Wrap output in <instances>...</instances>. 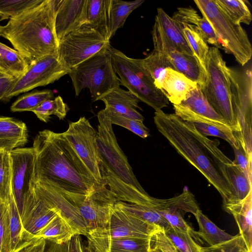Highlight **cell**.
I'll use <instances>...</instances> for the list:
<instances>
[{"instance_id": "cell-56", "label": "cell", "mask_w": 252, "mask_h": 252, "mask_svg": "<svg viewBox=\"0 0 252 252\" xmlns=\"http://www.w3.org/2000/svg\"><path fill=\"white\" fill-rule=\"evenodd\" d=\"M48 252H67L66 251L62 249L53 250Z\"/></svg>"}, {"instance_id": "cell-17", "label": "cell", "mask_w": 252, "mask_h": 252, "mask_svg": "<svg viewBox=\"0 0 252 252\" xmlns=\"http://www.w3.org/2000/svg\"><path fill=\"white\" fill-rule=\"evenodd\" d=\"M33 188L36 195L47 206L59 211L77 234L86 235L88 229L79 212L59 189L39 182H33Z\"/></svg>"}, {"instance_id": "cell-40", "label": "cell", "mask_w": 252, "mask_h": 252, "mask_svg": "<svg viewBox=\"0 0 252 252\" xmlns=\"http://www.w3.org/2000/svg\"><path fill=\"white\" fill-rule=\"evenodd\" d=\"M219 7L235 22L249 25L252 20L251 11L242 0H215Z\"/></svg>"}, {"instance_id": "cell-1", "label": "cell", "mask_w": 252, "mask_h": 252, "mask_svg": "<svg viewBox=\"0 0 252 252\" xmlns=\"http://www.w3.org/2000/svg\"><path fill=\"white\" fill-rule=\"evenodd\" d=\"M154 121L158 131L177 153L195 167L219 192L223 205L229 203L233 190L228 168L234 163L219 149V141L208 138L192 124L175 114L157 111Z\"/></svg>"}, {"instance_id": "cell-12", "label": "cell", "mask_w": 252, "mask_h": 252, "mask_svg": "<svg viewBox=\"0 0 252 252\" xmlns=\"http://www.w3.org/2000/svg\"><path fill=\"white\" fill-rule=\"evenodd\" d=\"M59 190L76 207L88 231L102 227L107 223L114 204L118 201L114 193L104 183H96L87 194Z\"/></svg>"}, {"instance_id": "cell-39", "label": "cell", "mask_w": 252, "mask_h": 252, "mask_svg": "<svg viewBox=\"0 0 252 252\" xmlns=\"http://www.w3.org/2000/svg\"><path fill=\"white\" fill-rule=\"evenodd\" d=\"M54 93L50 90H36L19 97L10 107L12 112L32 111L42 102L52 99Z\"/></svg>"}, {"instance_id": "cell-49", "label": "cell", "mask_w": 252, "mask_h": 252, "mask_svg": "<svg viewBox=\"0 0 252 252\" xmlns=\"http://www.w3.org/2000/svg\"><path fill=\"white\" fill-rule=\"evenodd\" d=\"M202 252H244L248 250L245 241L240 234L219 244L202 247Z\"/></svg>"}, {"instance_id": "cell-8", "label": "cell", "mask_w": 252, "mask_h": 252, "mask_svg": "<svg viewBox=\"0 0 252 252\" xmlns=\"http://www.w3.org/2000/svg\"><path fill=\"white\" fill-rule=\"evenodd\" d=\"M109 51L113 67L119 77L121 85L155 111L168 106L169 101L155 86L152 79L140 65L138 59L129 58L111 46Z\"/></svg>"}, {"instance_id": "cell-5", "label": "cell", "mask_w": 252, "mask_h": 252, "mask_svg": "<svg viewBox=\"0 0 252 252\" xmlns=\"http://www.w3.org/2000/svg\"><path fill=\"white\" fill-rule=\"evenodd\" d=\"M227 66L219 49L209 48L206 65V78L198 86L214 110L221 116L233 131L239 134L231 103L230 82Z\"/></svg>"}, {"instance_id": "cell-14", "label": "cell", "mask_w": 252, "mask_h": 252, "mask_svg": "<svg viewBox=\"0 0 252 252\" xmlns=\"http://www.w3.org/2000/svg\"><path fill=\"white\" fill-rule=\"evenodd\" d=\"M67 141L87 168L97 184H102L97 145V131L85 117L70 122L63 132Z\"/></svg>"}, {"instance_id": "cell-28", "label": "cell", "mask_w": 252, "mask_h": 252, "mask_svg": "<svg viewBox=\"0 0 252 252\" xmlns=\"http://www.w3.org/2000/svg\"><path fill=\"white\" fill-rule=\"evenodd\" d=\"M165 37L178 51L189 56H193L184 36L178 26L161 8L157 9L155 17Z\"/></svg>"}, {"instance_id": "cell-2", "label": "cell", "mask_w": 252, "mask_h": 252, "mask_svg": "<svg viewBox=\"0 0 252 252\" xmlns=\"http://www.w3.org/2000/svg\"><path fill=\"white\" fill-rule=\"evenodd\" d=\"M33 182L70 193L88 194L96 183L63 133L45 129L36 135Z\"/></svg>"}, {"instance_id": "cell-18", "label": "cell", "mask_w": 252, "mask_h": 252, "mask_svg": "<svg viewBox=\"0 0 252 252\" xmlns=\"http://www.w3.org/2000/svg\"><path fill=\"white\" fill-rule=\"evenodd\" d=\"M60 215L59 211L47 206L35 194L26 202L21 219L27 244L29 245L34 241L35 236Z\"/></svg>"}, {"instance_id": "cell-31", "label": "cell", "mask_w": 252, "mask_h": 252, "mask_svg": "<svg viewBox=\"0 0 252 252\" xmlns=\"http://www.w3.org/2000/svg\"><path fill=\"white\" fill-rule=\"evenodd\" d=\"M29 65L19 52L0 42V70L5 75L18 78L26 71Z\"/></svg>"}, {"instance_id": "cell-51", "label": "cell", "mask_w": 252, "mask_h": 252, "mask_svg": "<svg viewBox=\"0 0 252 252\" xmlns=\"http://www.w3.org/2000/svg\"><path fill=\"white\" fill-rule=\"evenodd\" d=\"M150 246L158 248L161 252H180L161 228L158 229L152 235Z\"/></svg>"}, {"instance_id": "cell-19", "label": "cell", "mask_w": 252, "mask_h": 252, "mask_svg": "<svg viewBox=\"0 0 252 252\" xmlns=\"http://www.w3.org/2000/svg\"><path fill=\"white\" fill-rule=\"evenodd\" d=\"M88 0H60L55 19V29L59 42L86 21Z\"/></svg>"}, {"instance_id": "cell-57", "label": "cell", "mask_w": 252, "mask_h": 252, "mask_svg": "<svg viewBox=\"0 0 252 252\" xmlns=\"http://www.w3.org/2000/svg\"><path fill=\"white\" fill-rule=\"evenodd\" d=\"M6 76V75H5L2 72H1L0 70V77H3V76Z\"/></svg>"}, {"instance_id": "cell-38", "label": "cell", "mask_w": 252, "mask_h": 252, "mask_svg": "<svg viewBox=\"0 0 252 252\" xmlns=\"http://www.w3.org/2000/svg\"><path fill=\"white\" fill-rule=\"evenodd\" d=\"M11 233V252H19L28 245L25 240L21 216L11 194L7 202Z\"/></svg>"}, {"instance_id": "cell-41", "label": "cell", "mask_w": 252, "mask_h": 252, "mask_svg": "<svg viewBox=\"0 0 252 252\" xmlns=\"http://www.w3.org/2000/svg\"><path fill=\"white\" fill-rule=\"evenodd\" d=\"M69 109L67 104L59 95L54 99L45 100L32 112L40 120L47 123L50 116L53 115L61 120H63L66 117Z\"/></svg>"}, {"instance_id": "cell-47", "label": "cell", "mask_w": 252, "mask_h": 252, "mask_svg": "<svg viewBox=\"0 0 252 252\" xmlns=\"http://www.w3.org/2000/svg\"><path fill=\"white\" fill-rule=\"evenodd\" d=\"M0 252H11V233L7 203L0 202Z\"/></svg>"}, {"instance_id": "cell-59", "label": "cell", "mask_w": 252, "mask_h": 252, "mask_svg": "<svg viewBox=\"0 0 252 252\" xmlns=\"http://www.w3.org/2000/svg\"><path fill=\"white\" fill-rule=\"evenodd\" d=\"M248 252V250H246V251H245V252Z\"/></svg>"}, {"instance_id": "cell-36", "label": "cell", "mask_w": 252, "mask_h": 252, "mask_svg": "<svg viewBox=\"0 0 252 252\" xmlns=\"http://www.w3.org/2000/svg\"><path fill=\"white\" fill-rule=\"evenodd\" d=\"M179 105L199 116L216 121L226 123L209 103L198 86L190 92Z\"/></svg>"}, {"instance_id": "cell-34", "label": "cell", "mask_w": 252, "mask_h": 252, "mask_svg": "<svg viewBox=\"0 0 252 252\" xmlns=\"http://www.w3.org/2000/svg\"><path fill=\"white\" fill-rule=\"evenodd\" d=\"M138 61L152 79L155 86L160 90L165 69L168 67L174 69L168 60L161 53L154 49L146 58L138 59Z\"/></svg>"}, {"instance_id": "cell-53", "label": "cell", "mask_w": 252, "mask_h": 252, "mask_svg": "<svg viewBox=\"0 0 252 252\" xmlns=\"http://www.w3.org/2000/svg\"><path fill=\"white\" fill-rule=\"evenodd\" d=\"M17 78L4 76L0 77V100H2Z\"/></svg>"}, {"instance_id": "cell-15", "label": "cell", "mask_w": 252, "mask_h": 252, "mask_svg": "<svg viewBox=\"0 0 252 252\" xmlns=\"http://www.w3.org/2000/svg\"><path fill=\"white\" fill-rule=\"evenodd\" d=\"M10 157L11 194L21 217L24 204L35 194V152L32 147L16 148L10 152Z\"/></svg>"}, {"instance_id": "cell-11", "label": "cell", "mask_w": 252, "mask_h": 252, "mask_svg": "<svg viewBox=\"0 0 252 252\" xmlns=\"http://www.w3.org/2000/svg\"><path fill=\"white\" fill-rule=\"evenodd\" d=\"M110 45V40L104 35L83 25L59 41L57 55L70 70Z\"/></svg>"}, {"instance_id": "cell-20", "label": "cell", "mask_w": 252, "mask_h": 252, "mask_svg": "<svg viewBox=\"0 0 252 252\" xmlns=\"http://www.w3.org/2000/svg\"><path fill=\"white\" fill-rule=\"evenodd\" d=\"M173 108L175 115L192 124L204 136L218 137L227 142L232 148L238 147V140L236 134L227 123L199 116L179 104L173 105Z\"/></svg>"}, {"instance_id": "cell-23", "label": "cell", "mask_w": 252, "mask_h": 252, "mask_svg": "<svg viewBox=\"0 0 252 252\" xmlns=\"http://www.w3.org/2000/svg\"><path fill=\"white\" fill-rule=\"evenodd\" d=\"M224 210L233 215L249 252H252V189L243 199L223 205Z\"/></svg>"}, {"instance_id": "cell-3", "label": "cell", "mask_w": 252, "mask_h": 252, "mask_svg": "<svg viewBox=\"0 0 252 252\" xmlns=\"http://www.w3.org/2000/svg\"><path fill=\"white\" fill-rule=\"evenodd\" d=\"M60 0H43L3 26L0 36L8 40L29 63L57 54L55 19Z\"/></svg>"}, {"instance_id": "cell-10", "label": "cell", "mask_w": 252, "mask_h": 252, "mask_svg": "<svg viewBox=\"0 0 252 252\" xmlns=\"http://www.w3.org/2000/svg\"><path fill=\"white\" fill-rule=\"evenodd\" d=\"M159 226L114 206L110 218L103 226L90 230L88 245L94 248L110 240L126 237L150 239Z\"/></svg>"}, {"instance_id": "cell-32", "label": "cell", "mask_w": 252, "mask_h": 252, "mask_svg": "<svg viewBox=\"0 0 252 252\" xmlns=\"http://www.w3.org/2000/svg\"><path fill=\"white\" fill-rule=\"evenodd\" d=\"M150 241L151 239L122 238L92 248L95 252H149Z\"/></svg>"}, {"instance_id": "cell-35", "label": "cell", "mask_w": 252, "mask_h": 252, "mask_svg": "<svg viewBox=\"0 0 252 252\" xmlns=\"http://www.w3.org/2000/svg\"><path fill=\"white\" fill-rule=\"evenodd\" d=\"M199 225V231L195 232L210 246H214L233 237L218 227L199 209L194 215Z\"/></svg>"}, {"instance_id": "cell-55", "label": "cell", "mask_w": 252, "mask_h": 252, "mask_svg": "<svg viewBox=\"0 0 252 252\" xmlns=\"http://www.w3.org/2000/svg\"><path fill=\"white\" fill-rule=\"evenodd\" d=\"M149 252H161L158 248L150 246V249Z\"/></svg>"}, {"instance_id": "cell-22", "label": "cell", "mask_w": 252, "mask_h": 252, "mask_svg": "<svg viewBox=\"0 0 252 252\" xmlns=\"http://www.w3.org/2000/svg\"><path fill=\"white\" fill-rule=\"evenodd\" d=\"M197 86L196 82L183 74L168 67L165 69L160 91L173 105H178Z\"/></svg>"}, {"instance_id": "cell-29", "label": "cell", "mask_w": 252, "mask_h": 252, "mask_svg": "<svg viewBox=\"0 0 252 252\" xmlns=\"http://www.w3.org/2000/svg\"><path fill=\"white\" fill-rule=\"evenodd\" d=\"M157 211L178 210L190 213L193 215L199 209L194 195L186 187L180 194L168 199L153 197L151 207Z\"/></svg>"}, {"instance_id": "cell-58", "label": "cell", "mask_w": 252, "mask_h": 252, "mask_svg": "<svg viewBox=\"0 0 252 252\" xmlns=\"http://www.w3.org/2000/svg\"><path fill=\"white\" fill-rule=\"evenodd\" d=\"M2 29H3V26H1L0 25V32H1V30H2Z\"/></svg>"}, {"instance_id": "cell-24", "label": "cell", "mask_w": 252, "mask_h": 252, "mask_svg": "<svg viewBox=\"0 0 252 252\" xmlns=\"http://www.w3.org/2000/svg\"><path fill=\"white\" fill-rule=\"evenodd\" d=\"M27 141L28 130L24 123L11 117H0V150L10 153Z\"/></svg>"}, {"instance_id": "cell-52", "label": "cell", "mask_w": 252, "mask_h": 252, "mask_svg": "<svg viewBox=\"0 0 252 252\" xmlns=\"http://www.w3.org/2000/svg\"><path fill=\"white\" fill-rule=\"evenodd\" d=\"M68 252H95L89 245H85L79 234H76L68 242Z\"/></svg>"}, {"instance_id": "cell-48", "label": "cell", "mask_w": 252, "mask_h": 252, "mask_svg": "<svg viewBox=\"0 0 252 252\" xmlns=\"http://www.w3.org/2000/svg\"><path fill=\"white\" fill-rule=\"evenodd\" d=\"M157 212L167 221L174 230L188 233L196 239L195 231L184 220L181 216L180 211L164 210Z\"/></svg>"}, {"instance_id": "cell-25", "label": "cell", "mask_w": 252, "mask_h": 252, "mask_svg": "<svg viewBox=\"0 0 252 252\" xmlns=\"http://www.w3.org/2000/svg\"><path fill=\"white\" fill-rule=\"evenodd\" d=\"M175 22L181 29L193 56L199 64L202 78L201 83L198 85H200L206 78V65L209 47L195 25Z\"/></svg>"}, {"instance_id": "cell-21", "label": "cell", "mask_w": 252, "mask_h": 252, "mask_svg": "<svg viewBox=\"0 0 252 252\" xmlns=\"http://www.w3.org/2000/svg\"><path fill=\"white\" fill-rule=\"evenodd\" d=\"M105 108L111 110L123 116L143 121V116L137 110H142L138 105L140 101L129 91H126L120 87L114 88L101 97Z\"/></svg>"}, {"instance_id": "cell-46", "label": "cell", "mask_w": 252, "mask_h": 252, "mask_svg": "<svg viewBox=\"0 0 252 252\" xmlns=\"http://www.w3.org/2000/svg\"><path fill=\"white\" fill-rule=\"evenodd\" d=\"M107 113L111 124L126 128L143 138L148 137L149 130L143 124V121L130 119L120 115L111 110L104 108Z\"/></svg>"}, {"instance_id": "cell-27", "label": "cell", "mask_w": 252, "mask_h": 252, "mask_svg": "<svg viewBox=\"0 0 252 252\" xmlns=\"http://www.w3.org/2000/svg\"><path fill=\"white\" fill-rule=\"evenodd\" d=\"M172 17L176 22L195 25L207 43L218 49H223L209 22L204 17H200L194 9L190 7H179L174 13Z\"/></svg>"}, {"instance_id": "cell-7", "label": "cell", "mask_w": 252, "mask_h": 252, "mask_svg": "<svg viewBox=\"0 0 252 252\" xmlns=\"http://www.w3.org/2000/svg\"><path fill=\"white\" fill-rule=\"evenodd\" d=\"M202 17L209 22L222 49L232 54L242 66L251 59L252 47L241 24L234 22L217 4L215 0H195Z\"/></svg>"}, {"instance_id": "cell-45", "label": "cell", "mask_w": 252, "mask_h": 252, "mask_svg": "<svg viewBox=\"0 0 252 252\" xmlns=\"http://www.w3.org/2000/svg\"><path fill=\"white\" fill-rule=\"evenodd\" d=\"M164 231L180 252H202V247L190 235L175 230L171 227Z\"/></svg>"}, {"instance_id": "cell-50", "label": "cell", "mask_w": 252, "mask_h": 252, "mask_svg": "<svg viewBox=\"0 0 252 252\" xmlns=\"http://www.w3.org/2000/svg\"><path fill=\"white\" fill-rule=\"evenodd\" d=\"M238 147L233 148L235 154V159L233 162L242 171L249 181L252 182V157L248 156L242 144L238 139Z\"/></svg>"}, {"instance_id": "cell-26", "label": "cell", "mask_w": 252, "mask_h": 252, "mask_svg": "<svg viewBox=\"0 0 252 252\" xmlns=\"http://www.w3.org/2000/svg\"><path fill=\"white\" fill-rule=\"evenodd\" d=\"M144 0L124 1L109 0L108 5V39L113 37L122 28L128 16L140 7Z\"/></svg>"}, {"instance_id": "cell-54", "label": "cell", "mask_w": 252, "mask_h": 252, "mask_svg": "<svg viewBox=\"0 0 252 252\" xmlns=\"http://www.w3.org/2000/svg\"><path fill=\"white\" fill-rule=\"evenodd\" d=\"M46 242L44 239H37L23 249L20 252H45Z\"/></svg>"}, {"instance_id": "cell-6", "label": "cell", "mask_w": 252, "mask_h": 252, "mask_svg": "<svg viewBox=\"0 0 252 252\" xmlns=\"http://www.w3.org/2000/svg\"><path fill=\"white\" fill-rule=\"evenodd\" d=\"M109 46L70 69L68 75L76 96L87 88L90 92L92 101H95L120 87L119 77L112 64Z\"/></svg>"}, {"instance_id": "cell-9", "label": "cell", "mask_w": 252, "mask_h": 252, "mask_svg": "<svg viewBox=\"0 0 252 252\" xmlns=\"http://www.w3.org/2000/svg\"><path fill=\"white\" fill-rule=\"evenodd\" d=\"M231 103L240 133L236 134L248 156L252 157V68L239 71L229 67Z\"/></svg>"}, {"instance_id": "cell-43", "label": "cell", "mask_w": 252, "mask_h": 252, "mask_svg": "<svg viewBox=\"0 0 252 252\" xmlns=\"http://www.w3.org/2000/svg\"><path fill=\"white\" fill-rule=\"evenodd\" d=\"M228 169L233 190L231 201L228 203H230L244 199L252 189V182L234 163L229 166Z\"/></svg>"}, {"instance_id": "cell-13", "label": "cell", "mask_w": 252, "mask_h": 252, "mask_svg": "<svg viewBox=\"0 0 252 252\" xmlns=\"http://www.w3.org/2000/svg\"><path fill=\"white\" fill-rule=\"evenodd\" d=\"M70 70L62 63L57 54L42 57L29 64L26 71L17 79L2 100L8 101L36 87L53 83L68 74Z\"/></svg>"}, {"instance_id": "cell-33", "label": "cell", "mask_w": 252, "mask_h": 252, "mask_svg": "<svg viewBox=\"0 0 252 252\" xmlns=\"http://www.w3.org/2000/svg\"><path fill=\"white\" fill-rule=\"evenodd\" d=\"M108 2L109 0H88L84 25L96 30L107 39Z\"/></svg>"}, {"instance_id": "cell-30", "label": "cell", "mask_w": 252, "mask_h": 252, "mask_svg": "<svg viewBox=\"0 0 252 252\" xmlns=\"http://www.w3.org/2000/svg\"><path fill=\"white\" fill-rule=\"evenodd\" d=\"M77 234L68 221L61 215L47 224L34 237L58 244L68 243Z\"/></svg>"}, {"instance_id": "cell-44", "label": "cell", "mask_w": 252, "mask_h": 252, "mask_svg": "<svg viewBox=\"0 0 252 252\" xmlns=\"http://www.w3.org/2000/svg\"><path fill=\"white\" fill-rule=\"evenodd\" d=\"M10 153L0 150V202L7 203L11 196Z\"/></svg>"}, {"instance_id": "cell-42", "label": "cell", "mask_w": 252, "mask_h": 252, "mask_svg": "<svg viewBox=\"0 0 252 252\" xmlns=\"http://www.w3.org/2000/svg\"><path fill=\"white\" fill-rule=\"evenodd\" d=\"M42 1L43 0H0V22L15 18Z\"/></svg>"}, {"instance_id": "cell-37", "label": "cell", "mask_w": 252, "mask_h": 252, "mask_svg": "<svg viewBox=\"0 0 252 252\" xmlns=\"http://www.w3.org/2000/svg\"><path fill=\"white\" fill-rule=\"evenodd\" d=\"M114 206L130 213L151 224L165 230L171 227L167 221L150 207L118 201Z\"/></svg>"}, {"instance_id": "cell-16", "label": "cell", "mask_w": 252, "mask_h": 252, "mask_svg": "<svg viewBox=\"0 0 252 252\" xmlns=\"http://www.w3.org/2000/svg\"><path fill=\"white\" fill-rule=\"evenodd\" d=\"M154 49L163 54L169 61L173 68L189 79L200 84L202 72L199 64L193 56L183 54L174 47L167 40L157 22L152 31Z\"/></svg>"}, {"instance_id": "cell-4", "label": "cell", "mask_w": 252, "mask_h": 252, "mask_svg": "<svg viewBox=\"0 0 252 252\" xmlns=\"http://www.w3.org/2000/svg\"><path fill=\"white\" fill-rule=\"evenodd\" d=\"M97 116L96 141L103 183L114 193L118 201L145 204L150 195L137 180L126 156L119 146L107 113L103 109Z\"/></svg>"}]
</instances>
